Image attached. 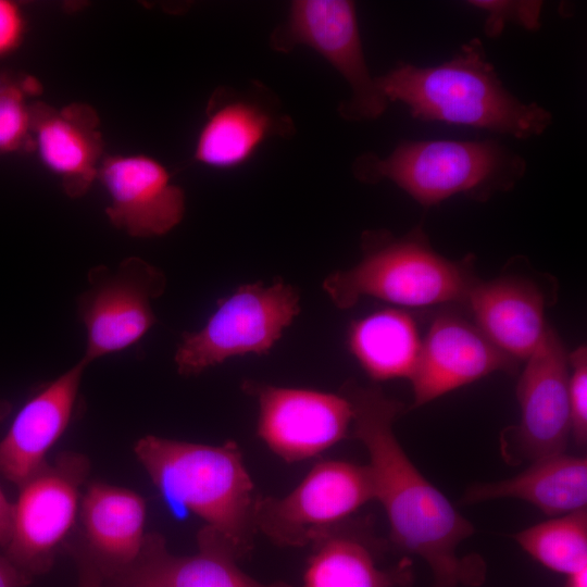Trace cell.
<instances>
[{
	"label": "cell",
	"mask_w": 587,
	"mask_h": 587,
	"mask_svg": "<svg viewBox=\"0 0 587 587\" xmlns=\"http://www.w3.org/2000/svg\"><path fill=\"white\" fill-rule=\"evenodd\" d=\"M569 404L571 436L575 444L585 448L587 444V347L578 346L569 353Z\"/></svg>",
	"instance_id": "4316f807"
},
{
	"label": "cell",
	"mask_w": 587,
	"mask_h": 587,
	"mask_svg": "<svg viewBox=\"0 0 587 587\" xmlns=\"http://www.w3.org/2000/svg\"><path fill=\"white\" fill-rule=\"evenodd\" d=\"M300 311L298 290L279 278L241 285L200 329L183 334L174 357L177 372L198 375L233 357L267 353Z\"/></svg>",
	"instance_id": "8992f818"
},
{
	"label": "cell",
	"mask_w": 587,
	"mask_h": 587,
	"mask_svg": "<svg viewBox=\"0 0 587 587\" xmlns=\"http://www.w3.org/2000/svg\"><path fill=\"white\" fill-rule=\"evenodd\" d=\"M362 251L354 266L323 280V290L340 310L352 308L362 297L408 308L464 303L477 279L473 258L452 261L442 257L421 228L402 237L385 230L365 232Z\"/></svg>",
	"instance_id": "277c9868"
},
{
	"label": "cell",
	"mask_w": 587,
	"mask_h": 587,
	"mask_svg": "<svg viewBox=\"0 0 587 587\" xmlns=\"http://www.w3.org/2000/svg\"><path fill=\"white\" fill-rule=\"evenodd\" d=\"M32 577L18 570L5 555L0 554V587H24Z\"/></svg>",
	"instance_id": "f1b7e54d"
},
{
	"label": "cell",
	"mask_w": 587,
	"mask_h": 587,
	"mask_svg": "<svg viewBox=\"0 0 587 587\" xmlns=\"http://www.w3.org/2000/svg\"><path fill=\"white\" fill-rule=\"evenodd\" d=\"M313 546L304 587H399L411 583L410 561L382 570L363 542L337 529Z\"/></svg>",
	"instance_id": "603a6c76"
},
{
	"label": "cell",
	"mask_w": 587,
	"mask_h": 587,
	"mask_svg": "<svg viewBox=\"0 0 587 587\" xmlns=\"http://www.w3.org/2000/svg\"><path fill=\"white\" fill-rule=\"evenodd\" d=\"M87 365L74 366L32 396L0 440V475L21 486L47 462L46 455L67 428Z\"/></svg>",
	"instance_id": "d6986e66"
},
{
	"label": "cell",
	"mask_w": 587,
	"mask_h": 587,
	"mask_svg": "<svg viewBox=\"0 0 587 587\" xmlns=\"http://www.w3.org/2000/svg\"><path fill=\"white\" fill-rule=\"evenodd\" d=\"M78 587H103L104 580L95 565L82 552H77Z\"/></svg>",
	"instance_id": "f546056e"
},
{
	"label": "cell",
	"mask_w": 587,
	"mask_h": 587,
	"mask_svg": "<svg viewBox=\"0 0 587 587\" xmlns=\"http://www.w3.org/2000/svg\"><path fill=\"white\" fill-rule=\"evenodd\" d=\"M566 587H587V567L570 575Z\"/></svg>",
	"instance_id": "1f68e13d"
},
{
	"label": "cell",
	"mask_w": 587,
	"mask_h": 587,
	"mask_svg": "<svg viewBox=\"0 0 587 587\" xmlns=\"http://www.w3.org/2000/svg\"><path fill=\"white\" fill-rule=\"evenodd\" d=\"M508 498L528 502L551 517L586 509V457L563 452L533 461L512 477L469 486L462 502L474 504Z\"/></svg>",
	"instance_id": "ffe728a7"
},
{
	"label": "cell",
	"mask_w": 587,
	"mask_h": 587,
	"mask_svg": "<svg viewBox=\"0 0 587 587\" xmlns=\"http://www.w3.org/2000/svg\"><path fill=\"white\" fill-rule=\"evenodd\" d=\"M146 502L137 492L104 483L90 484L82 499L85 548L79 550L103 580L120 583L137 564L147 535Z\"/></svg>",
	"instance_id": "e0dca14e"
},
{
	"label": "cell",
	"mask_w": 587,
	"mask_h": 587,
	"mask_svg": "<svg viewBox=\"0 0 587 587\" xmlns=\"http://www.w3.org/2000/svg\"><path fill=\"white\" fill-rule=\"evenodd\" d=\"M519 362L497 348L473 323L457 314L436 316L422 339L420 358L410 378L412 408L496 372L512 373Z\"/></svg>",
	"instance_id": "5bb4252c"
},
{
	"label": "cell",
	"mask_w": 587,
	"mask_h": 587,
	"mask_svg": "<svg viewBox=\"0 0 587 587\" xmlns=\"http://www.w3.org/2000/svg\"><path fill=\"white\" fill-rule=\"evenodd\" d=\"M422 339L416 321L408 311L387 308L353 321L347 342L351 354L373 380H410Z\"/></svg>",
	"instance_id": "7402d4cb"
},
{
	"label": "cell",
	"mask_w": 587,
	"mask_h": 587,
	"mask_svg": "<svg viewBox=\"0 0 587 587\" xmlns=\"http://www.w3.org/2000/svg\"><path fill=\"white\" fill-rule=\"evenodd\" d=\"M241 387L258 402V436L285 462L313 458L349 434L352 408L341 394L254 380Z\"/></svg>",
	"instance_id": "7c38bea8"
},
{
	"label": "cell",
	"mask_w": 587,
	"mask_h": 587,
	"mask_svg": "<svg viewBox=\"0 0 587 587\" xmlns=\"http://www.w3.org/2000/svg\"><path fill=\"white\" fill-rule=\"evenodd\" d=\"M352 408V434L365 447L374 499L385 510L391 541L423 559L434 587L477 585L484 577L478 557H460L459 546L475 528L413 464L398 441L394 423L404 404L377 386L347 380L339 390Z\"/></svg>",
	"instance_id": "6da1fadb"
},
{
	"label": "cell",
	"mask_w": 587,
	"mask_h": 587,
	"mask_svg": "<svg viewBox=\"0 0 587 587\" xmlns=\"http://www.w3.org/2000/svg\"><path fill=\"white\" fill-rule=\"evenodd\" d=\"M40 92L30 75L0 73V154L34 151L30 99Z\"/></svg>",
	"instance_id": "d4e9b609"
},
{
	"label": "cell",
	"mask_w": 587,
	"mask_h": 587,
	"mask_svg": "<svg viewBox=\"0 0 587 587\" xmlns=\"http://www.w3.org/2000/svg\"><path fill=\"white\" fill-rule=\"evenodd\" d=\"M569 373V352L548 326L517 383L520 422L501 438L507 460L533 462L565 452L571 436Z\"/></svg>",
	"instance_id": "8fae6325"
},
{
	"label": "cell",
	"mask_w": 587,
	"mask_h": 587,
	"mask_svg": "<svg viewBox=\"0 0 587 587\" xmlns=\"http://www.w3.org/2000/svg\"><path fill=\"white\" fill-rule=\"evenodd\" d=\"M14 505L7 499L0 487V547L5 549L12 530Z\"/></svg>",
	"instance_id": "4dcf8cb0"
},
{
	"label": "cell",
	"mask_w": 587,
	"mask_h": 587,
	"mask_svg": "<svg viewBox=\"0 0 587 587\" xmlns=\"http://www.w3.org/2000/svg\"><path fill=\"white\" fill-rule=\"evenodd\" d=\"M467 3L486 13L484 30L491 38L498 37L507 23H515L527 30L540 27L541 1L475 0Z\"/></svg>",
	"instance_id": "484cf974"
},
{
	"label": "cell",
	"mask_w": 587,
	"mask_h": 587,
	"mask_svg": "<svg viewBox=\"0 0 587 587\" xmlns=\"http://www.w3.org/2000/svg\"><path fill=\"white\" fill-rule=\"evenodd\" d=\"M97 179L110 198L105 209L109 221L132 237L165 235L185 215L184 190L152 157L141 153L107 157Z\"/></svg>",
	"instance_id": "9a60e30c"
},
{
	"label": "cell",
	"mask_w": 587,
	"mask_h": 587,
	"mask_svg": "<svg viewBox=\"0 0 587 587\" xmlns=\"http://www.w3.org/2000/svg\"><path fill=\"white\" fill-rule=\"evenodd\" d=\"M32 130L34 151L43 166L61 180L68 197L84 196L104 159L97 112L80 102L57 109L35 101Z\"/></svg>",
	"instance_id": "ac0fdd59"
},
{
	"label": "cell",
	"mask_w": 587,
	"mask_h": 587,
	"mask_svg": "<svg viewBox=\"0 0 587 587\" xmlns=\"http://www.w3.org/2000/svg\"><path fill=\"white\" fill-rule=\"evenodd\" d=\"M551 302L546 285L520 273L486 282L477 278L464 301L477 328L517 362L541 342L548 328L545 312Z\"/></svg>",
	"instance_id": "2e32d148"
},
{
	"label": "cell",
	"mask_w": 587,
	"mask_h": 587,
	"mask_svg": "<svg viewBox=\"0 0 587 587\" xmlns=\"http://www.w3.org/2000/svg\"><path fill=\"white\" fill-rule=\"evenodd\" d=\"M294 133L292 120L261 84L246 90L222 87L210 98L193 157L208 167L230 170L248 162L271 137Z\"/></svg>",
	"instance_id": "4fadbf2b"
},
{
	"label": "cell",
	"mask_w": 587,
	"mask_h": 587,
	"mask_svg": "<svg viewBox=\"0 0 587 587\" xmlns=\"http://www.w3.org/2000/svg\"><path fill=\"white\" fill-rule=\"evenodd\" d=\"M134 452L168 501L205 523L198 538L216 544L235 560L250 551L257 496L236 442L213 446L148 435Z\"/></svg>",
	"instance_id": "3957f363"
},
{
	"label": "cell",
	"mask_w": 587,
	"mask_h": 587,
	"mask_svg": "<svg viewBox=\"0 0 587 587\" xmlns=\"http://www.w3.org/2000/svg\"><path fill=\"white\" fill-rule=\"evenodd\" d=\"M514 540L541 565L567 576L587 567V509L527 527Z\"/></svg>",
	"instance_id": "cb8c5ba5"
},
{
	"label": "cell",
	"mask_w": 587,
	"mask_h": 587,
	"mask_svg": "<svg viewBox=\"0 0 587 587\" xmlns=\"http://www.w3.org/2000/svg\"><path fill=\"white\" fill-rule=\"evenodd\" d=\"M103 587H108V586L103 585ZM110 587H150V586H145V585L115 586V585H113V586H110Z\"/></svg>",
	"instance_id": "836d02e7"
},
{
	"label": "cell",
	"mask_w": 587,
	"mask_h": 587,
	"mask_svg": "<svg viewBox=\"0 0 587 587\" xmlns=\"http://www.w3.org/2000/svg\"><path fill=\"white\" fill-rule=\"evenodd\" d=\"M10 408L11 407L9 402L0 400V421L8 415V413L10 412Z\"/></svg>",
	"instance_id": "d6a6232c"
},
{
	"label": "cell",
	"mask_w": 587,
	"mask_h": 587,
	"mask_svg": "<svg viewBox=\"0 0 587 587\" xmlns=\"http://www.w3.org/2000/svg\"><path fill=\"white\" fill-rule=\"evenodd\" d=\"M270 45L278 52L302 45L322 55L350 87L349 100L339 107L344 118L374 120L385 112L388 100L369 71L352 1H294L285 22L273 30Z\"/></svg>",
	"instance_id": "ba28073f"
},
{
	"label": "cell",
	"mask_w": 587,
	"mask_h": 587,
	"mask_svg": "<svg viewBox=\"0 0 587 587\" xmlns=\"http://www.w3.org/2000/svg\"><path fill=\"white\" fill-rule=\"evenodd\" d=\"M376 82L388 102L403 103L414 118L424 122L517 139L539 136L552 123L547 109L523 102L504 87L477 38L465 42L448 61L432 66L400 63Z\"/></svg>",
	"instance_id": "7a4b0ae2"
},
{
	"label": "cell",
	"mask_w": 587,
	"mask_h": 587,
	"mask_svg": "<svg viewBox=\"0 0 587 587\" xmlns=\"http://www.w3.org/2000/svg\"><path fill=\"white\" fill-rule=\"evenodd\" d=\"M87 279L77 299L87 335L80 359L86 365L139 341L155 324L152 301L166 287L164 273L138 257L124 259L115 270L93 266Z\"/></svg>",
	"instance_id": "9c48e42d"
},
{
	"label": "cell",
	"mask_w": 587,
	"mask_h": 587,
	"mask_svg": "<svg viewBox=\"0 0 587 587\" xmlns=\"http://www.w3.org/2000/svg\"><path fill=\"white\" fill-rule=\"evenodd\" d=\"M88 460L66 452L46 463L22 484L13 503L11 537L5 557L28 576L46 573L76 521L79 488Z\"/></svg>",
	"instance_id": "30bf717a"
},
{
	"label": "cell",
	"mask_w": 587,
	"mask_h": 587,
	"mask_svg": "<svg viewBox=\"0 0 587 587\" xmlns=\"http://www.w3.org/2000/svg\"><path fill=\"white\" fill-rule=\"evenodd\" d=\"M373 499L367 465L321 461L285 497L257 496L254 524L257 530L279 546L304 547L335 532Z\"/></svg>",
	"instance_id": "52a82bcc"
},
{
	"label": "cell",
	"mask_w": 587,
	"mask_h": 587,
	"mask_svg": "<svg viewBox=\"0 0 587 587\" xmlns=\"http://www.w3.org/2000/svg\"><path fill=\"white\" fill-rule=\"evenodd\" d=\"M26 30V20L18 4L0 0V58L20 47Z\"/></svg>",
	"instance_id": "83f0119b"
},
{
	"label": "cell",
	"mask_w": 587,
	"mask_h": 587,
	"mask_svg": "<svg viewBox=\"0 0 587 587\" xmlns=\"http://www.w3.org/2000/svg\"><path fill=\"white\" fill-rule=\"evenodd\" d=\"M526 172L525 160L497 140H407L385 158L364 153L353 163L369 184L388 179L423 207L457 195L484 201L512 189Z\"/></svg>",
	"instance_id": "5b68a950"
},
{
	"label": "cell",
	"mask_w": 587,
	"mask_h": 587,
	"mask_svg": "<svg viewBox=\"0 0 587 587\" xmlns=\"http://www.w3.org/2000/svg\"><path fill=\"white\" fill-rule=\"evenodd\" d=\"M198 546L196 554L175 555L167 551L160 535H147L136 566L115 586L292 587L284 582L260 583L241 572L236 560L220 547L207 542Z\"/></svg>",
	"instance_id": "44dd1931"
}]
</instances>
